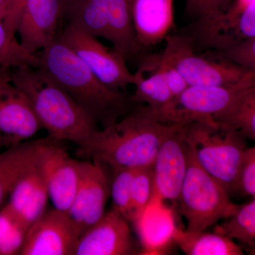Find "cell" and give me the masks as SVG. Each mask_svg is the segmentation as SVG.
<instances>
[{"label": "cell", "instance_id": "obj_1", "mask_svg": "<svg viewBox=\"0 0 255 255\" xmlns=\"http://www.w3.org/2000/svg\"><path fill=\"white\" fill-rule=\"evenodd\" d=\"M172 127L173 124L159 122L147 106H140L97 130L88 141L78 146L76 153L113 171L152 167L159 146Z\"/></svg>", "mask_w": 255, "mask_h": 255}, {"label": "cell", "instance_id": "obj_2", "mask_svg": "<svg viewBox=\"0 0 255 255\" xmlns=\"http://www.w3.org/2000/svg\"><path fill=\"white\" fill-rule=\"evenodd\" d=\"M34 55L37 68L71 96L102 128L132 108L130 98L104 85L59 36Z\"/></svg>", "mask_w": 255, "mask_h": 255}, {"label": "cell", "instance_id": "obj_3", "mask_svg": "<svg viewBox=\"0 0 255 255\" xmlns=\"http://www.w3.org/2000/svg\"><path fill=\"white\" fill-rule=\"evenodd\" d=\"M9 76L28 97L48 137L80 146L100 130L73 97L37 67L10 69Z\"/></svg>", "mask_w": 255, "mask_h": 255}, {"label": "cell", "instance_id": "obj_4", "mask_svg": "<svg viewBox=\"0 0 255 255\" xmlns=\"http://www.w3.org/2000/svg\"><path fill=\"white\" fill-rule=\"evenodd\" d=\"M186 143L187 172L177 202L187 220L186 231L197 233L231 217L240 205L230 200L227 192L199 163L192 145L187 140Z\"/></svg>", "mask_w": 255, "mask_h": 255}, {"label": "cell", "instance_id": "obj_5", "mask_svg": "<svg viewBox=\"0 0 255 255\" xmlns=\"http://www.w3.org/2000/svg\"><path fill=\"white\" fill-rule=\"evenodd\" d=\"M185 138L196 159L228 195L236 192L238 169L247 147V137L232 129L201 122L185 124Z\"/></svg>", "mask_w": 255, "mask_h": 255}, {"label": "cell", "instance_id": "obj_6", "mask_svg": "<svg viewBox=\"0 0 255 255\" xmlns=\"http://www.w3.org/2000/svg\"><path fill=\"white\" fill-rule=\"evenodd\" d=\"M132 0H81L64 15L67 23L111 42L126 60L140 53L131 14Z\"/></svg>", "mask_w": 255, "mask_h": 255}, {"label": "cell", "instance_id": "obj_7", "mask_svg": "<svg viewBox=\"0 0 255 255\" xmlns=\"http://www.w3.org/2000/svg\"><path fill=\"white\" fill-rule=\"evenodd\" d=\"M255 87V73L234 85L226 86H189L163 108L152 111L165 124L201 122L217 126L214 119L227 112L247 91Z\"/></svg>", "mask_w": 255, "mask_h": 255}, {"label": "cell", "instance_id": "obj_8", "mask_svg": "<svg viewBox=\"0 0 255 255\" xmlns=\"http://www.w3.org/2000/svg\"><path fill=\"white\" fill-rule=\"evenodd\" d=\"M164 39L162 60L177 70L189 86L234 85L255 73L222 59L213 50L199 53L185 33L167 35Z\"/></svg>", "mask_w": 255, "mask_h": 255}, {"label": "cell", "instance_id": "obj_9", "mask_svg": "<svg viewBox=\"0 0 255 255\" xmlns=\"http://www.w3.org/2000/svg\"><path fill=\"white\" fill-rule=\"evenodd\" d=\"M185 33L196 49L206 50H222L255 37V1L233 0L217 14L193 21Z\"/></svg>", "mask_w": 255, "mask_h": 255}, {"label": "cell", "instance_id": "obj_10", "mask_svg": "<svg viewBox=\"0 0 255 255\" xmlns=\"http://www.w3.org/2000/svg\"><path fill=\"white\" fill-rule=\"evenodd\" d=\"M58 36L109 88L122 91L132 85L133 76L127 60L114 48L105 46L98 38L70 23L60 29Z\"/></svg>", "mask_w": 255, "mask_h": 255}, {"label": "cell", "instance_id": "obj_11", "mask_svg": "<svg viewBox=\"0 0 255 255\" xmlns=\"http://www.w3.org/2000/svg\"><path fill=\"white\" fill-rule=\"evenodd\" d=\"M59 142L50 137L38 140L33 160L44 179L53 208L68 212L80 181V161L70 157Z\"/></svg>", "mask_w": 255, "mask_h": 255}, {"label": "cell", "instance_id": "obj_12", "mask_svg": "<svg viewBox=\"0 0 255 255\" xmlns=\"http://www.w3.org/2000/svg\"><path fill=\"white\" fill-rule=\"evenodd\" d=\"M9 71L0 68V147L7 148L27 141L43 128L28 97L11 81Z\"/></svg>", "mask_w": 255, "mask_h": 255}, {"label": "cell", "instance_id": "obj_13", "mask_svg": "<svg viewBox=\"0 0 255 255\" xmlns=\"http://www.w3.org/2000/svg\"><path fill=\"white\" fill-rule=\"evenodd\" d=\"M110 185L105 165L89 159L80 160L78 189L67 212L80 236L105 215Z\"/></svg>", "mask_w": 255, "mask_h": 255}, {"label": "cell", "instance_id": "obj_14", "mask_svg": "<svg viewBox=\"0 0 255 255\" xmlns=\"http://www.w3.org/2000/svg\"><path fill=\"white\" fill-rule=\"evenodd\" d=\"M80 237L68 213L46 210L28 228L19 255H75Z\"/></svg>", "mask_w": 255, "mask_h": 255}, {"label": "cell", "instance_id": "obj_15", "mask_svg": "<svg viewBox=\"0 0 255 255\" xmlns=\"http://www.w3.org/2000/svg\"><path fill=\"white\" fill-rule=\"evenodd\" d=\"M154 196L159 201L177 202L187 168L185 124H173L156 155Z\"/></svg>", "mask_w": 255, "mask_h": 255}, {"label": "cell", "instance_id": "obj_16", "mask_svg": "<svg viewBox=\"0 0 255 255\" xmlns=\"http://www.w3.org/2000/svg\"><path fill=\"white\" fill-rule=\"evenodd\" d=\"M63 18L62 0H26L16 28L20 45L32 55L44 49L58 37Z\"/></svg>", "mask_w": 255, "mask_h": 255}, {"label": "cell", "instance_id": "obj_17", "mask_svg": "<svg viewBox=\"0 0 255 255\" xmlns=\"http://www.w3.org/2000/svg\"><path fill=\"white\" fill-rule=\"evenodd\" d=\"M137 253V243L127 220L112 209L80 236L75 255H130Z\"/></svg>", "mask_w": 255, "mask_h": 255}, {"label": "cell", "instance_id": "obj_18", "mask_svg": "<svg viewBox=\"0 0 255 255\" xmlns=\"http://www.w3.org/2000/svg\"><path fill=\"white\" fill-rule=\"evenodd\" d=\"M9 197L6 206L28 228L46 212L49 195L43 175L33 159L16 179Z\"/></svg>", "mask_w": 255, "mask_h": 255}, {"label": "cell", "instance_id": "obj_19", "mask_svg": "<svg viewBox=\"0 0 255 255\" xmlns=\"http://www.w3.org/2000/svg\"><path fill=\"white\" fill-rule=\"evenodd\" d=\"M135 38L140 50L165 38L174 26L173 0H132Z\"/></svg>", "mask_w": 255, "mask_h": 255}, {"label": "cell", "instance_id": "obj_20", "mask_svg": "<svg viewBox=\"0 0 255 255\" xmlns=\"http://www.w3.org/2000/svg\"><path fill=\"white\" fill-rule=\"evenodd\" d=\"M132 76L135 90L130 100L133 104H145L156 112L173 99L161 67L159 54L146 57Z\"/></svg>", "mask_w": 255, "mask_h": 255}, {"label": "cell", "instance_id": "obj_21", "mask_svg": "<svg viewBox=\"0 0 255 255\" xmlns=\"http://www.w3.org/2000/svg\"><path fill=\"white\" fill-rule=\"evenodd\" d=\"M173 240L187 255H243V248L220 233H188L174 228Z\"/></svg>", "mask_w": 255, "mask_h": 255}, {"label": "cell", "instance_id": "obj_22", "mask_svg": "<svg viewBox=\"0 0 255 255\" xmlns=\"http://www.w3.org/2000/svg\"><path fill=\"white\" fill-rule=\"evenodd\" d=\"M37 143L38 140L25 141L0 154V209L16 179L33 161Z\"/></svg>", "mask_w": 255, "mask_h": 255}, {"label": "cell", "instance_id": "obj_23", "mask_svg": "<svg viewBox=\"0 0 255 255\" xmlns=\"http://www.w3.org/2000/svg\"><path fill=\"white\" fill-rule=\"evenodd\" d=\"M219 127L237 130L251 140L255 139V87L241 96L224 114L214 119Z\"/></svg>", "mask_w": 255, "mask_h": 255}, {"label": "cell", "instance_id": "obj_24", "mask_svg": "<svg viewBox=\"0 0 255 255\" xmlns=\"http://www.w3.org/2000/svg\"><path fill=\"white\" fill-rule=\"evenodd\" d=\"M227 221L217 225L214 232L236 240L243 246L255 248V199L248 204L240 205L238 211L228 218Z\"/></svg>", "mask_w": 255, "mask_h": 255}, {"label": "cell", "instance_id": "obj_25", "mask_svg": "<svg viewBox=\"0 0 255 255\" xmlns=\"http://www.w3.org/2000/svg\"><path fill=\"white\" fill-rule=\"evenodd\" d=\"M28 229L7 206L0 209V255H20Z\"/></svg>", "mask_w": 255, "mask_h": 255}, {"label": "cell", "instance_id": "obj_26", "mask_svg": "<svg viewBox=\"0 0 255 255\" xmlns=\"http://www.w3.org/2000/svg\"><path fill=\"white\" fill-rule=\"evenodd\" d=\"M34 55L23 49L16 37H11L0 18V68H14L21 66H37Z\"/></svg>", "mask_w": 255, "mask_h": 255}, {"label": "cell", "instance_id": "obj_27", "mask_svg": "<svg viewBox=\"0 0 255 255\" xmlns=\"http://www.w3.org/2000/svg\"><path fill=\"white\" fill-rule=\"evenodd\" d=\"M136 169H119L114 170V177L110 185V196L113 209L130 221L131 219L132 184Z\"/></svg>", "mask_w": 255, "mask_h": 255}, {"label": "cell", "instance_id": "obj_28", "mask_svg": "<svg viewBox=\"0 0 255 255\" xmlns=\"http://www.w3.org/2000/svg\"><path fill=\"white\" fill-rule=\"evenodd\" d=\"M153 195V168L149 167L136 169L132 184L131 222L142 214Z\"/></svg>", "mask_w": 255, "mask_h": 255}, {"label": "cell", "instance_id": "obj_29", "mask_svg": "<svg viewBox=\"0 0 255 255\" xmlns=\"http://www.w3.org/2000/svg\"><path fill=\"white\" fill-rule=\"evenodd\" d=\"M213 51L222 59L248 71L255 72V37L236 42L222 50Z\"/></svg>", "mask_w": 255, "mask_h": 255}, {"label": "cell", "instance_id": "obj_30", "mask_svg": "<svg viewBox=\"0 0 255 255\" xmlns=\"http://www.w3.org/2000/svg\"><path fill=\"white\" fill-rule=\"evenodd\" d=\"M236 192L255 198V147H247L236 180Z\"/></svg>", "mask_w": 255, "mask_h": 255}, {"label": "cell", "instance_id": "obj_31", "mask_svg": "<svg viewBox=\"0 0 255 255\" xmlns=\"http://www.w3.org/2000/svg\"><path fill=\"white\" fill-rule=\"evenodd\" d=\"M233 0H186L184 13L194 20L207 17L226 9Z\"/></svg>", "mask_w": 255, "mask_h": 255}, {"label": "cell", "instance_id": "obj_32", "mask_svg": "<svg viewBox=\"0 0 255 255\" xmlns=\"http://www.w3.org/2000/svg\"><path fill=\"white\" fill-rule=\"evenodd\" d=\"M159 62L167 80V85L174 98L184 92L189 85L177 70L162 60L160 54H159Z\"/></svg>", "mask_w": 255, "mask_h": 255}, {"label": "cell", "instance_id": "obj_33", "mask_svg": "<svg viewBox=\"0 0 255 255\" xmlns=\"http://www.w3.org/2000/svg\"><path fill=\"white\" fill-rule=\"evenodd\" d=\"M26 0H9L4 18L5 27L11 37H16L18 19Z\"/></svg>", "mask_w": 255, "mask_h": 255}, {"label": "cell", "instance_id": "obj_34", "mask_svg": "<svg viewBox=\"0 0 255 255\" xmlns=\"http://www.w3.org/2000/svg\"><path fill=\"white\" fill-rule=\"evenodd\" d=\"M81 0H62V4H63V16L64 15L68 13L73 7H75Z\"/></svg>", "mask_w": 255, "mask_h": 255}, {"label": "cell", "instance_id": "obj_35", "mask_svg": "<svg viewBox=\"0 0 255 255\" xmlns=\"http://www.w3.org/2000/svg\"><path fill=\"white\" fill-rule=\"evenodd\" d=\"M9 0H0V18L4 20L7 11Z\"/></svg>", "mask_w": 255, "mask_h": 255}, {"label": "cell", "instance_id": "obj_36", "mask_svg": "<svg viewBox=\"0 0 255 255\" xmlns=\"http://www.w3.org/2000/svg\"><path fill=\"white\" fill-rule=\"evenodd\" d=\"M242 1H244V2L246 3H251V2H254L255 1V0H241Z\"/></svg>", "mask_w": 255, "mask_h": 255}]
</instances>
